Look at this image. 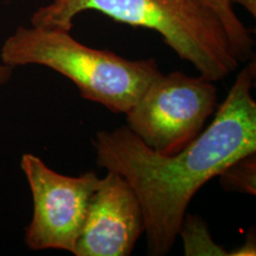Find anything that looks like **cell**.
Wrapping results in <instances>:
<instances>
[{
	"mask_svg": "<svg viewBox=\"0 0 256 256\" xmlns=\"http://www.w3.org/2000/svg\"><path fill=\"white\" fill-rule=\"evenodd\" d=\"M232 4L241 5L255 18L256 16V0H232Z\"/></svg>",
	"mask_w": 256,
	"mask_h": 256,
	"instance_id": "obj_12",
	"label": "cell"
},
{
	"mask_svg": "<svg viewBox=\"0 0 256 256\" xmlns=\"http://www.w3.org/2000/svg\"><path fill=\"white\" fill-rule=\"evenodd\" d=\"M217 107L212 81L182 72H162L126 113L127 127L153 151L172 156L197 139Z\"/></svg>",
	"mask_w": 256,
	"mask_h": 256,
	"instance_id": "obj_4",
	"label": "cell"
},
{
	"mask_svg": "<svg viewBox=\"0 0 256 256\" xmlns=\"http://www.w3.org/2000/svg\"><path fill=\"white\" fill-rule=\"evenodd\" d=\"M14 69L12 66L0 62V87L5 86L11 80L12 75H14Z\"/></svg>",
	"mask_w": 256,
	"mask_h": 256,
	"instance_id": "obj_11",
	"label": "cell"
},
{
	"mask_svg": "<svg viewBox=\"0 0 256 256\" xmlns=\"http://www.w3.org/2000/svg\"><path fill=\"white\" fill-rule=\"evenodd\" d=\"M229 255L232 256H254L256 255V240L255 232H249L247 238L244 240V243L240 246L238 248L229 252Z\"/></svg>",
	"mask_w": 256,
	"mask_h": 256,
	"instance_id": "obj_10",
	"label": "cell"
},
{
	"mask_svg": "<svg viewBox=\"0 0 256 256\" xmlns=\"http://www.w3.org/2000/svg\"><path fill=\"white\" fill-rule=\"evenodd\" d=\"M70 32L19 26L5 40L0 60L14 69L31 64L52 69L75 83L84 100L124 114L162 74L154 58H124L113 51L84 46Z\"/></svg>",
	"mask_w": 256,
	"mask_h": 256,
	"instance_id": "obj_3",
	"label": "cell"
},
{
	"mask_svg": "<svg viewBox=\"0 0 256 256\" xmlns=\"http://www.w3.org/2000/svg\"><path fill=\"white\" fill-rule=\"evenodd\" d=\"M255 74L250 60L236 76L209 126L172 156L153 151L127 126L96 133V164L122 176L140 202L148 255L168 254L197 192L235 160L256 152Z\"/></svg>",
	"mask_w": 256,
	"mask_h": 256,
	"instance_id": "obj_1",
	"label": "cell"
},
{
	"mask_svg": "<svg viewBox=\"0 0 256 256\" xmlns=\"http://www.w3.org/2000/svg\"><path fill=\"white\" fill-rule=\"evenodd\" d=\"M186 256H226L229 252L214 241L206 223L200 217L188 214L179 229Z\"/></svg>",
	"mask_w": 256,
	"mask_h": 256,
	"instance_id": "obj_8",
	"label": "cell"
},
{
	"mask_svg": "<svg viewBox=\"0 0 256 256\" xmlns=\"http://www.w3.org/2000/svg\"><path fill=\"white\" fill-rule=\"evenodd\" d=\"M86 11L158 32L179 58L212 82L240 64L218 17L202 0H52L34 12L31 25L72 31L74 19Z\"/></svg>",
	"mask_w": 256,
	"mask_h": 256,
	"instance_id": "obj_2",
	"label": "cell"
},
{
	"mask_svg": "<svg viewBox=\"0 0 256 256\" xmlns=\"http://www.w3.org/2000/svg\"><path fill=\"white\" fill-rule=\"evenodd\" d=\"M20 168L34 200L26 246L34 252L57 249L72 254L100 177L94 171L76 177L58 174L31 153L22 156Z\"/></svg>",
	"mask_w": 256,
	"mask_h": 256,
	"instance_id": "obj_5",
	"label": "cell"
},
{
	"mask_svg": "<svg viewBox=\"0 0 256 256\" xmlns=\"http://www.w3.org/2000/svg\"><path fill=\"white\" fill-rule=\"evenodd\" d=\"M215 12L229 38L232 54L238 63L252 60L254 40L250 31L243 25L234 11L232 0H202Z\"/></svg>",
	"mask_w": 256,
	"mask_h": 256,
	"instance_id": "obj_7",
	"label": "cell"
},
{
	"mask_svg": "<svg viewBox=\"0 0 256 256\" xmlns=\"http://www.w3.org/2000/svg\"><path fill=\"white\" fill-rule=\"evenodd\" d=\"M145 232L136 192L122 176L107 171L98 179L75 256H130Z\"/></svg>",
	"mask_w": 256,
	"mask_h": 256,
	"instance_id": "obj_6",
	"label": "cell"
},
{
	"mask_svg": "<svg viewBox=\"0 0 256 256\" xmlns=\"http://www.w3.org/2000/svg\"><path fill=\"white\" fill-rule=\"evenodd\" d=\"M223 190L256 194V152L243 156L226 166L218 174Z\"/></svg>",
	"mask_w": 256,
	"mask_h": 256,
	"instance_id": "obj_9",
	"label": "cell"
}]
</instances>
